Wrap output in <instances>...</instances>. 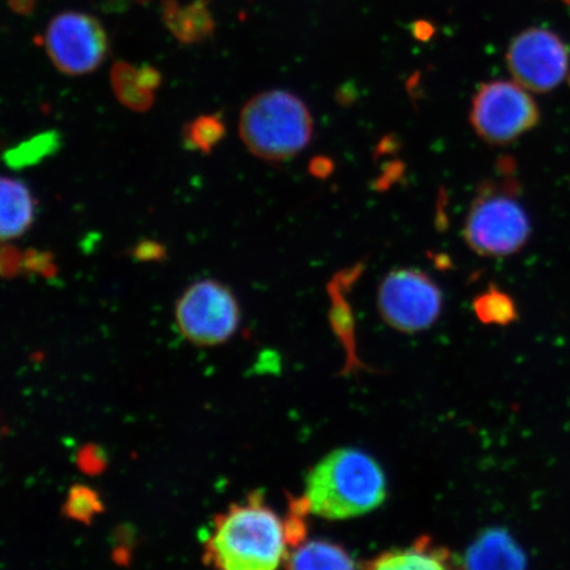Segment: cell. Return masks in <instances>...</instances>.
Here are the masks:
<instances>
[{
	"label": "cell",
	"mask_w": 570,
	"mask_h": 570,
	"mask_svg": "<svg viewBox=\"0 0 570 570\" xmlns=\"http://www.w3.org/2000/svg\"><path fill=\"white\" fill-rule=\"evenodd\" d=\"M239 305L223 283L191 284L176 305V321L183 336L199 346L224 344L238 330Z\"/></svg>",
	"instance_id": "cell-6"
},
{
	"label": "cell",
	"mask_w": 570,
	"mask_h": 570,
	"mask_svg": "<svg viewBox=\"0 0 570 570\" xmlns=\"http://www.w3.org/2000/svg\"><path fill=\"white\" fill-rule=\"evenodd\" d=\"M287 568L292 569H353L352 556L331 541H309L287 556Z\"/></svg>",
	"instance_id": "cell-14"
},
{
	"label": "cell",
	"mask_w": 570,
	"mask_h": 570,
	"mask_svg": "<svg viewBox=\"0 0 570 570\" xmlns=\"http://www.w3.org/2000/svg\"><path fill=\"white\" fill-rule=\"evenodd\" d=\"M522 85L493 81L482 85L473 99L470 120L490 145H508L539 124V109Z\"/></svg>",
	"instance_id": "cell-5"
},
{
	"label": "cell",
	"mask_w": 570,
	"mask_h": 570,
	"mask_svg": "<svg viewBox=\"0 0 570 570\" xmlns=\"http://www.w3.org/2000/svg\"><path fill=\"white\" fill-rule=\"evenodd\" d=\"M134 255L140 261L160 259L164 255V248L156 244V242H140L137 248H135Z\"/></svg>",
	"instance_id": "cell-20"
},
{
	"label": "cell",
	"mask_w": 570,
	"mask_h": 570,
	"mask_svg": "<svg viewBox=\"0 0 570 570\" xmlns=\"http://www.w3.org/2000/svg\"><path fill=\"white\" fill-rule=\"evenodd\" d=\"M386 476L372 455L344 448L320 461L306 479L313 514L331 520L365 515L386 499Z\"/></svg>",
	"instance_id": "cell-1"
},
{
	"label": "cell",
	"mask_w": 570,
	"mask_h": 570,
	"mask_svg": "<svg viewBox=\"0 0 570 570\" xmlns=\"http://www.w3.org/2000/svg\"><path fill=\"white\" fill-rule=\"evenodd\" d=\"M377 306L390 326L404 333H416L436 323L443 309V294L422 271L401 268L384 277Z\"/></svg>",
	"instance_id": "cell-7"
},
{
	"label": "cell",
	"mask_w": 570,
	"mask_h": 570,
	"mask_svg": "<svg viewBox=\"0 0 570 570\" xmlns=\"http://www.w3.org/2000/svg\"><path fill=\"white\" fill-rule=\"evenodd\" d=\"M12 11L27 16L33 10L35 0H9Z\"/></svg>",
	"instance_id": "cell-23"
},
{
	"label": "cell",
	"mask_w": 570,
	"mask_h": 570,
	"mask_svg": "<svg viewBox=\"0 0 570 570\" xmlns=\"http://www.w3.org/2000/svg\"><path fill=\"white\" fill-rule=\"evenodd\" d=\"M333 163L326 158H315L311 161L309 170L315 177L325 178L330 176L333 170Z\"/></svg>",
	"instance_id": "cell-22"
},
{
	"label": "cell",
	"mask_w": 570,
	"mask_h": 570,
	"mask_svg": "<svg viewBox=\"0 0 570 570\" xmlns=\"http://www.w3.org/2000/svg\"><path fill=\"white\" fill-rule=\"evenodd\" d=\"M529 216L508 190L487 184L470 208L465 239L473 252L483 256L515 254L530 238Z\"/></svg>",
	"instance_id": "cell-4"
},
{
	"label": "cell",
	"mask_w": 570,
	"mask_h": 570,
	"mask_svg": "<svg viewBox=\"0 0 570 570\" xmlns=\"http://www.w3.org/2000/svg\"><path fill=\"white\" fill-rule=\"evenodd\" d=\"M0 197H2L0 235L3 242L17 239L32 225L35 203L31 190L16 178L3 177Z\"/></svg>",
	"instance_id": "cell-11"
},
{
	"label": "cell",
	"mask_w": 570,
	"mask_h": 570,
	"mask_svg": "<svg viewBox=\"0 0 570 570\" xmlns=\"http://www.w3.org/2000/svg\"><path fill=\"white\" fill-rule=\"evenodd\" d=\"M525 554L515 540L501 529L484 531L470 546L463 567L469 569H522L525 568Z\"/></svg>",
	"instance_id": "cell-10"
},
{
	"label": "cell",
	"mask_w": 570,
	"mask_h": 570,
	"mask_svg": "<svg viewBox=\"0 0 570 570\" xmlns=\"http://www.w3.org/2000/svg\"><path fill=\"white\" fill-rule=\"evenodd\" d=\"M562 2L567 3L570 7V0H562Z\"/></svg>",
	"instance_id": "cell-24"
},
{
	"label": "cell",
	"mask_w": 570,
	"mask_h": 570,
	"mask_svg": "<svg viewBox=\"0 0 570 570\" xmlns=\"http://www.w3.org/2000/svg\"><path fill=\"white\" fill-rule=\"evenodd\" d=\"M473 306L475 316L483 324L505 326L518 317L514 301L493 285L487 292L476 296Z\"/></svg>",
	"instance_id": "cell-15"
},
{
	"label": "cell",
	"mask_w": 570,
	"mask_h": 570,
	"mask_svg": "<svg viewBox=\"0 0 570 570\" xmlns=\"http://www.w3.org/2000/svg\"><path fill=\"white\" fill-rule=\"evenodd\" d=\"M239 135L256 158L284 163L309 145L312 114L302 99L289 91L261 92L242 109Z\"/></svg>",
	"instance_id": "cell-3"
},
{
	"label": "cell",
	"mask_w": 570,
	"mask_h": 570,
	"mask_svg": "<svg viewBox=\"0 0 570 570\" xmlns=\"http://www.w3.org/2000/svg\"><path fill=\"white\" fill-rule=\"evenodd\" d=\"M101 510L102 505L95 491L82 487H75L70 490L66 508H63L69 518L87 523Z\"/></svg>",
	"instance_id": "cell-19"
},
{
	"label": "cell",
	"mask_w": 570,
	"mask_h": 570,
	"mask_svg": "<svg viewBox=\"0 0 570 570\" xmlns=\"http://www.w3.org/2000/svg\"><path fill=\"white\" fill-rule=\"evenodd\" d=\"M45 46L53 66L69 76L95 71L105 61L107 38L96 18L81 12H62L49 23Z\"/></svg>",
	"instance_id": "cell-9"
},
{
	"label": "cell",
	"mask_w": 570,
	"mask_h": 570,
	"mask_svg": "<svg viewBox=\"0 0 570 570\" xmlns=\"http://www.w3.org/2000/svg\"><path fill=\"white\" fill-rule=\"evenodd\" d=\"M60 137L55 131L38 135L19 146L9 149L4 155V160L13 169L35 166L42 159L48 158L59 149Z\"/></svg>",
	"instance_id": "cell-16"
},
{
	"label": "cell",
	"mask_w": 570,
	"mask_h": 570,
	"mask_svg": "<svg viewBox=\"0 0 570 570\" xmlns=\"http://www.w3.org/2000/svg\"><path fill=\"white\" fill-rule=\"evenodd\" d=\"M452 553L433 541L422 538L404 550L389 551L366 562L368 569H446L452 567Z\"/></svg>",
	"instance_id": "cell-12"
},
{
	"label": "cell",
	"mask_w": 570,
	"mask_h": 570,
	"mask_svg": "<svg viewBox=\"0 0 570 570\" xmlns=\"http://www.w3.org/2000/svg\"><path fill=\"white\" fill-rule=\"evenodd\" d=\"M225 137V125L218 116L198 117L184 128V141L189 149L209 154Z\"/></svg>",
	"instance_id": "cell-17"
},
{
	"label": "cell",
	"mask_w": 570,
	"mask_h": 570,
	"mask_svg": "<svg viewBox=\"0 0 570 570\" xmlns=\"http://www.w3.org/2000/svg\"><path fill=\"white\" fill-rule=\"evenodd\" d=\"M287 544L281 518L255 497L217 519L205 560L227 570H269L287 559Z\"/></svg>",
	"instance_id": "cell-2"
},
{
	"label": "cell",
	"mask_w": 570,
	"mask_h": 570,
	"mask_svg": "<svg viewBox=\"0 0 570 570\" xmlns=\"http://www.w3.org/2000/svg\"><path fill=\"white\" fill-rule=\"evenodd\" d=\"M137 77L140 87L147 91H151L158 88L160 83V75L151 67H142L137 69Z\"/></svg>",
	"instance_id": "cell-21"
},
{
	"label": "cell",
	"mask_w": 570,
	"mask_h": 570,
	"mask_svg": "<svg viewBox=\"0 0 570 570\" xmlns=\"http://www.w3.org/2000/svg\"><path fill=\"white\" fill-rule=\"evenodd\" d=\"M164 20L178 40L196 42L213 31L210 11L204 0L180 7L175 0H166L163 4Z\"/></svg>",
	"instance_id": "cell-13"
},
{
	"label": "cell",
	"mask_w": 570,
	"mask_h": 570,
	"mask_svg": "<svg viewBox=\"0 0 570 570\" xmlns=\"http://www.w3.org/2000/svg\"><path fill=\"white\" fill-rule=\"evenodd\" d=\"M570 55L558 33L533 27L519 33L508 51V67L515 81L527 90L547 92L566 80Z\"/></svg>",
	"instance_id": "cell-8"
},
{
	"label": "cell",
	"mask_w": 570,
	"mask_h": 570,
	"mask_svg": "<svg viewBox=\"0 0 570 570\" xmlns=\"http://www.w3.org/2000/svg\"><path fill=\"white\" fill-rule=\"evenodd\" d=\"M112 85L116 95L126 106L146 110L153 104V92L140 87L137 69L127 63H117L112 69Z\"/></svg>",
	"instance_id": "cell-18"
}]
</instances>
